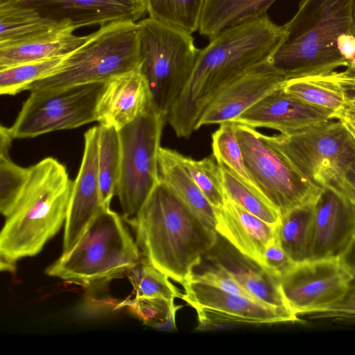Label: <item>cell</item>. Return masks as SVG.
<instances>
[{"label": "cell", "instance_id": "cell-1", "mask_svg": "<svg viewBox=\"0 0 355 355\" xmlns=\"http://www.w3.org/2000/svg\"><path fill=\"white\" fill-rule=\"evenodd\" d=\"M284 30L265 14L223 30L199 50L193 72L166 116L177 137H189L220 92L268 62Z\"/></svg>", "mask_w": 355, "mask_h": 355}, {"label": "cell", "instance_id": "cell-2", "mask_svg": "<svg viewBox=\"0 0 355 355\" xmlns=\"http://www.w3.org/2000/svg\"><path fill=\"white\" fill-rule=\"evenodd\" d=\"M269 64L285 80L329 73L355 57V0H301Z\"/></svg>", "mask_w": 355, "mask_h": 355}, {"label": "cell", "instance_id": "cell-3", "mask_svg": "<svg viewBox=\"0 0 355 355\" xmlns=\"http://www.w3.org/2000/svg\"><path fill=\"white\" fill-rule=\"evenodd\" d=\"M131 225L146 261L180 284L218 239L216 231L160 180Z\"/></svg>", "mask_w": 355, "mask_h": 355}, {"label": "cell", "instance_id": "cell-4", "mask_svg": "<svg viewBox=\"0 0 355 355\" xmlns=\"http://www.w3.org/2000/svg\"><path fill=\"white\" fill-rule=\"evenodd\" d=\"M72 187L66 167L53 157L30 166L24 189L1 232V256L15 261L38 254L65 223Z\"/></svg>", "mask_w": 355, "mask_h": 355}, {"label": "cell", "instance_id": "cell-5", "mask_svg": "<svg viewBox=\"0 0 355 355\" xmlns=\"http://www.w3.org/2000/svg\"><path fill=\"white\" fill-rule=\"evenodd\" d=\"M141 263L139 248L121 217L103 207L80 239L46 269V273L85 284L110 280Z\"/></svg>", "mask_w": 355, "mask_h": 355}, {"label": "cell", "instance_id": "cell-6", "mask_svg": "<svg viewBox=\"0 0 355 355\" xmlns=\"http://www.w3.org/2000/svg\"><path fill=\"white\" fill-rule=\"evenodd\" d=\"M139 63L138 23H111L89 34L51 73L31 84L26 90L107 82L136 69Z\"/></svg>", "mask_w": 355, "mask_h": 355}, {"label": "cell", "instance_id": "cell-7", "mask_svg": "<svg viewBox=\"0 0 355 355\" xmlns=\"http://www.w3.org/2000/svg\"><path fill=\"white\" fill-rule=\"evenodd\" d=\"M139 69L154 108L166 116L188 82L199 53L191 34L150 17L139 21Z\"/></svg>", "mask_w": 355, "mask_h": 355}, {"label": "cell", "instance_id": "cell-8", "mask_svg": "<svg viewBox=\"0 0 355 355\" xmlns=\"http://www.w3.org/2000/svg\"><path fill=\"white\" fill-rule=\"evenodd\" d=\"M264 137L304 177L322 189L334 185L355 161V137L339 120H328L289 135Z\"/></svg>", "mask_w": 355, "mask_h": 355}, {"label": "cell", "instance_id": "cell-9", "mask_svg": "<svg viewBox=\"0 0 355 355\" xmlns=\"http://www.w3.org/2000/svg\"><path fill=\"white\" fill-rule=\"evenodd\" d=\"M165 121L166 116L152 106L119 130L121 168L116 194L130 225L159 181L158 155Z\"/></svg>", "mask_w": 355, "mask_h": 355}, {"label": "cell", "instance_id": "cell-10", "mask_svg": "<svg viewBox=\"0 0 355 355\" xmlns=\"http://www.w3.org/2000/svg\"><path fill=\"white\" fill-rule=\"evenodd\" d=\"M236 132L250 180L280 216L315 202L322 188L304 177L266 140L264 135L236 123Z\"/></svg>", "mask_w": 355, "mask_h": 355}, {"label": "cell", "instance_id": "cell-11", "mask_svg": "<svg viewBox=\"0 0 355 355\" xmlns=\"http://www.w3.org/2000/svg\"><path fill=\"white\" fill-rule=\"evenodd\" d=\"M106 82L30 92L12 125L14 139L33 138L96 121L98 100Z\"/></svg>", "mask_w": 355, "mask_h": 355}, {"label": "cell", "instance_id": "cell-12", "mask_svg": "<svg viewBox=\"0 0 355 355\" xmlns=\"http://www.w3.org/2000/svg\"><path fill=\"white\" fill-rule=\"evenodd\" d=\"M182 299L198 315V331L239 325H263L300 322L291 310L234 295L191 277L181 284Z\"/></svg>", "mask_w": 355, "mask_h": 355}, {"label": "cell", "instance_id": "cell-13", "mask_svg": "<svg viewBox=\"0 0 355 355\" xmlns=\"http://www.w3.org/2000/svg\"><path fill=\"white\" fill-rule=\"evenodd\" d=\"M352 277L340 257L307 259L280 279V287L289 309L298 316L339 302Z\"/></svg>", "mask_w": 355, "mask_h": 355}, {"label": "cell", "instance_id": "cell-14", "mask_svg": "<svg viewBox=\"0 0 355 355\" xmlns=\"http://www.w3.org/2000/svg\"><path fill=\"white\" fill-rule=\"evenodd\" d=\"M31 8L74 31L89 26L135 22L146 14V0H0Z\"/></svg>", "mask_w": 355, "mask_h": 355}, {"label": "cell", "instance_id": "cell-15", "mask_svg": "<svg viewBox=\"0 0 355 355\" xmlns=\"http://www.w3.org/2000/svg\"><path fill=\"white\" fill-rule=\"evenodd\" d=\"M99 126L84 135V152L73 187L64 223L62 253L76 245L91 220L103 207L98 168Z\"/></svg>", "mask_w": 355, "mask_h": 355}, {"label": "cell", "instance_id": "cell-16", "mask_svg": "<svg viewBox=\"0 0 355 355\" xmlns=\"http://www.w3.org/2000/svg\"><path fill=\"white\" fill-rule=\"evenodd\" d=\"M355 236V205L332 187H324L313 205L309 259L340 257Z\"/></svg>", "mask_w": 355, "mask_h": 355}, {"label": "cell", "instance_id": "cell-17", "mask_svg": "<svg viewBox=\"0 0 355 355\" xmlns=\"http://www.w3.org/2000/svg\"><path fill=\"white\" fill-rule=\"evenodd\" d=\"M334 119L331 114L285 92L282 87L267 94L233 121L267 128L289 135Z\"/></svg>", "mask_w": 355, "mask_h": 355}, {"label": "cell", "instance_id": "cell-18", "mask_svg": "<svg viewBox=\"0 0 355 355\" xmlns=\"http://www.w3.org/2000/svg\"><path fill=\"white\" fill-rule=\"evenodd\" d=\"M285 78L267 62L237 79L207 106L197 123L201 126L233 121L269 93L282 87Z\"/></svg>", "mask_w": 355, "mask_h": 355}, {"label": "cell", "instance_id": "cell-19", "mask_svg": "<svg viewBox=\"0 0 355 355\" xmlns=\"http://www.w3.org/2000/svg\"><path fill=\"white\" fill-rule=\"evenodd\" d=\"M152 106L148 82L138 67L106 82L97 105L96 121L119 130Z\"/></svg>", "mask_w": 355, "mask_h": 355}, {"label": "cell", "instance_id": "cell-20", "mask_svg": "<svg viewBox=\"0 0 355 355\" xmlns=\"http://www.w3.org/2000/svg\"><path fill=\"white\" fill-rule=\"evenodd\" d=\"M283 90L345 123L355 110V76L345 70L285 80Z\"/></svg>", "mask_w": 355, "mask_h": 355}, {"label": "cell", "instance_id": "cell-21", "mask_svg": "<svg viewBox=\"0 0 355 355\" xmlns=\"http://www.w3.org/2000/svg\"><path fill=\"white\" fill-rule=\"evenodd\" d=\"M206 255L216 267L225 271L257 300L269 306L291 310L282 294L280 279L241 254L223 238L218 237L216 245Z\"/></svg>", "mask_w": 355, "mask_h": 355}, {"label": "cell", "instance_id": "cell-22", "mask_svg": "<svg viewBox=\"0 0 355 355\" xmlns=\"http://www.w3.org/2000/svg\"><path fill=\"white\" fill-rule=\"evenodd\" d=\"M216 232L241 254L261 266L267 245L275 239V227L225 198L223 206L214 209Z\"/></svg>", "mask_w": 355, "mask_h": 355}, {"label": "cell", "instance_id": "cell-23", "mask_svg": "<svg viewBox=\"0 0 355 355\" xmlns=\"http://www.w3.org/2000/svg\"><path fill=\"white\" fill-rule=\"evenodd\" d=\"M73 31L69 28H62L21 43L0 47V69L68 55L89 38V35H76Z\"/></svg>", "mask_w": 355, "mask_h": 355}, {"label": "cell", "instance_id": "cell-24", "mask_svg": "<svg viewBox=\"0 0 355 355\" xmlns=\"http://www.w3.org/2000/svg\"><path fill=\"white\" fill-rule=\"evenodd\" d=\"M178 151L160 147L158 155L159 178L200 219L215 230L216 218L213 206L191 178Z\"/></svg>", "mask_w": 355, "mask_h": 355}, {"label": "cell", "instance_id": "cell-25", "mask_svg": "<svg viewBox=\"0 0 355 355\" xmlns=\"http://www.w3.org/2000/svg\"><path fill=\"white\" fill-rule=\"evenodd\" d=\"M276 0H207L199 33L212 39L223 30L267 14Z\"/></svg>", "mask_w": 355, "mask_h": 355}, {"label": "cell", "instance_id": "cell-26", "mask_svg": "<svg viewBox=\"0 0 355 355\" xmlns=\"http://www.w3.org/2000/svg\"><path fill=\"white\" fill-rule=\"evenodd\" d=\"M65 28H71L44 18L31 8L0 2V47L21 43Z\"/></svg>", "mask_w": 355, "mask_h": 355}, {"label": "cell", "instance_id": "cell-27", "mask_svg": "<svg viewBox=\"0 0 355 355\" xmlns=\"http://www.w3.org/2000/svg\"><path fill=\"white\" fill-rule=\"evenodd\" d=\"M313 205L310 203L290 210L280 216L275 227V239L296 263L310 259Z\"/></svg>", "mask_w": 355, "mask_h": 355}, {"label": "cell", "instance_id": "cell-28", "mask_svg": "<svg viewBox=\"0 0 355 355\" xmlns=\"http://www.w3.org/2000/svg\"><path fill=\"white\" fill-rule=\"evenodd\" d=\"M225 198L230 199L262 220L276 225L280 215L269 200L254 186L231 168L218 164Z\"/></svg>", "mask_w": 355, "mask_h": 355}, {"label": "cell", "instance_id": "cell-29", "mask_svg": "<svg viewBox=\"0 0 355 355\" xmlns=\"http://www.w3.org/2000/svg\"><path fill=\"white\" fill-rule=\"evenodd\" d=\"M98 168L101 200L109 207L116 194L121 168V143L119 130L98 125Z\"/></svg>", "mask_w": 355, "mask_h": 355}, {"label": "cell", "instance_id": "cell-30", "mask_svg": "<svg viewBox=\"0 0 355 355\" xmlns=\"http://www.w3.org/2000/svg\"><path fill=\"white\" fill-rule=\"evenodd\" d=\"M207 0H146L149 17L189 34L199 29Z\"/></svg>", "mask_w": 355, "mask_h": 355}, {"label": "cell", "instance_id": "cell-31", "mask_svg": "<svg viewBox=\"0 0 355 355\" xmlns=\"http://www.w3.org/2000/svg\"><path fill=\"white\" fill-rule=\"evenodd\" d=\"M340 257L352 276L345 294L339 302L327 309L298 315L300 322L355 324V236Z\"/></svg>", "mask_w": 355, "mask_h": 355}, {"label": "cell", "instance_id": "cell-32", "mask_svg": "<svg viewBox=\"0 0 355 355\" xmlns=\"http://www.w3.org/2000/svg\"><path fill=\"white\" fill-rule=\"evenodd\" d=\"M180 162L214 209L221 208L225 202L222 175L219 164L211 155L196 160L180 153Z\"/></svg>", "mask_w": 355, "mask_h": 355}, {"label": "cell", "instance_id": "cell-33", "mask_svg": "<svg viewBox=\"0 0 355 355\" xmlns=\"http://www.w3.org/2000/svg\"><path fill=\"white\" fill-rule=\"evenodd\" d=\"M66 56L25 62L0 69V94L15 95L51 73Z\"/></svg>", "mask_w": 355, "mask_h": 355}, {"label": "cell", "instance_id": "cell-34", "mask_svg": "<svg viewBox=\"0 0 355 355\" xmlns=\"http://www.w3.org/2000/svg\"><path fill=\"white\" fill-rule=\"evenodd\" d=\"M129 278L134 286L135 299L159 300L165 302L182 297V293L168 280V277L148 261L130 271Z\"/></svg>", "mask_w": 355, "mask_h": 355}, {"label": "cell", "instance_id": "cell-35", "mask_svg": "<svg viewBox=\"0 0 355 355\" xmlns=\"http://www.w3.org/2000/svg\"><path fill=\"white\" fill-rule=\"evenodd\" d=\"M219 125V128L211 136L212 155L218 164H225L252 183L245 170L242 150L236 136V123L226 121Z\"/></svg>", "mask_w": 355, "mask_h": 355}, {"label": "cell", "instance_id": "cell-36", "mask_svg": "<svg viewBox=\"0 0 355 355\" xmlns=\"http://www.w3.org/2000/svg\"><path fill=\"white\" fill-rule=\"evenodd\" d=\"M30 173L10 159L9 153H0V211L7 217L17 203Z\"/></svg>", "mask_w": 355, "mask_h": 355}, {"label": "cell", "instance_id": "cell-37", "mask_svg": "<svg viewBox=\"0 0 355 355\" xmlns=\"http://www.w3.org/2000/svg\"><path fill=\"white\" fill-rule=\"evenodd\" d=\"M297 263L284 250L276 239L266 248L261 266L273 276L281 279L289 272Z\"/></svg>", "mask_w": 355, "mask_h": 355}, {"label": "cell", "instance_id": "cell-38", "mask_svg": "<svg viewBox=\"0 0 355 355\" xmlns=\"http://www.w3.org/2000/svg\"><path fill=\"white\" fill-rule=\"evenodd\" d=\"M191 278L223 291L257 300L244 290L229 274L220 268L216 267L201 274L193 273Z\"/></svg>", "mask_w": 355, "mask_h": 355}, {"label": "cell", "instance_id": "cell-39", "mask_svg": "<svg viewBox=\"0 0 355 355\" xmlns=\"http://www.w3.org/2000/svg\"><path fill=\"white\" fill-rule=\"evenodd\" d=\"M331 187L342 193L355 205V161L348 166L338 180Z\"/></svg>", "mask_w": 355, "mask_h": 355}, {"label": "cell", "instance_id": "cell-40", "mask_svg": "<svg viewBox=\"0 0 355 355\" xmlns=\"http://www.w3.org/2000/svg\"><path fill=\"white\" fill-rule=\"evenodd\" d=\"M181 307V306H176L174 304V300L168 302V309L166 320L157 329L164 331H172L175 329V313Z\"/></svg>", "mask_w": 355, "mask_h": 355}, {"label": "cell", "instance_id": "cell-41", "mask_svg": "<svg viewBox=\"0 0 355 355\" xmlns=\"http://www.w3.org/2000/svg\"><path fill=\"white\" fill-rule=\"evenodd\" d=\"M14 137H12L10 128L1 125L0 128V153H9L11 144Z\"/></svg>", "mask_w": 355, "mask_h": 355}, {"label": "cell", "instance_id": "cell-42", "mask_svg": "<svg viewBox=\"0 0 355 355\" xmlns=\"http://www.w3.org/2000/svg\"><path fill=\"white\" fill-rule=\"evenodd\" d=\"M1 270L12 271L15 270V261L6 259L1 256Z\"/></svg>", "mask_w": 355, "mask_h": 355}, {"label": "cell", "instance_id": "cell-43", "mask_svg": "<svg viewBox=\"0 0 355 355\" xmlns=\"http://www.w3.org/2000/svg\"><path fill=\"white\" fill-rule=\"evenodd\" d=\"M345 71L353 76H355V57L354 60L350 62L349 66L347 67Z\"/></svg>", "mask_w": 355, "mask_h": 355}, {"label": "cell", "instance_id": "cell-44", "mask_svg": "<svg viewBox=\"0 0 355 355\" xmlns=\"http://www.w3.org/2000/svg\"><path fill=\"white\" fill-rule=\"evenodd\" d=\"M345 123L355 130V110Z\"/></svg>", "mask_w": 355, "mask_h": 355}, {"label": "cell", "instance_id": "cell-45", "mask_svg": "<svg viewBox=\"0 0 355 355\" xmlns=\"http://www.w3.org/2000/svg\"><path fill=\"white\" fill-rule=\"evenodd\" d=\"M348 126V125H347ZM348 128H349L350 131L352 132V133L353 134V135L355 137V130L350 128L349 126H348Z\"/></svg>", "mask_w": 355, "mask_h": 355}]
</instances>
